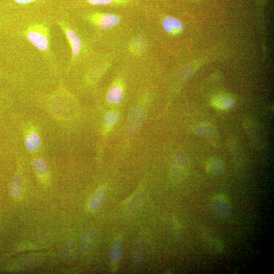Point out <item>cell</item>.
I'll use <instances>...</instances> for the list:
<instances>
[{
	"label": "cell",
	"instance_id": "1",
	"mask_svg": "<svg viewBox=\"0 0 274 274\" xmlns=\"http://www.w3.org/2000/svg\"><path fill=\"white\" fill-rule=\"evenodd\" d=\"M27 36L29 41L40 51L48 49L49 31L43 24L31 25L27 29Z\"/></svg>",
	"mask_w": 274,
	"mask_h": 274
},
{
	"label": "cell",
	"instance_id": "10",
	"mask_svg": "<svg viewBox=\"0 0 274 274\" xmlns=\"http://www.w3.org/2000/svg\"><path fill=\"white\" fill-rule=\"evenodd\" d=\"M146 253V246L142 240H138L135 244L133 251L132 260L135 266L141 265L144 260Z\"/></svg>",
	"mask_w": 274,
	"mask_h": 274
},
{
	"label": "cell",
	"instance_id": "18",
	"mask_svg": "<svg viewBox=\"0 0 274 274\" xmlns=\"http://www.w3.org/2000/svg\"><path fill=\"white\" fill-rule=\"evenodd\" d=\"M36 1H38V0H15V1L19 4H27Z\"/></svg>",
	"mask_w": 274,
	"mask_h": 274
},
{
	"label": "cell",
	"instance_id": "13",
	"mask_svg": "<svg viewBox=\"0 0 274 274\" xmlns=\"http://www.w3.org/2000/svg\"><path fill=\"white\" fill-rule=\"evenodd\" d=\"M33 167L35 173L39 177L48 176L49 168L46 161L42 158H35L33 160Z\"/></svg>",
	"mask_w": 274,
	"mask_h": 274
},
{
	"label": "cell",
	"instance_id": "4",
	"mask_svg": "<svg viewBox=\"0 0 274 274\" xmlns=\"http://www.w3.org/2000/svg\"><path fill=\"white\" fill-rule=\"evenodd\" d=\"M144 117L143 109L140 107L134 108L130 113L126 126V131L130 136H134L141 128Z\"/></svg>",
	"mask_w": 274,
	"mask_h": 274
},
{
	"label": "cell",
	"instance_id": "11",
	"mask_svg": "<svg viewBox=\"0 0 274 274\" xmlns=\"http://www.w3.org/2000/svg\"><path fill=\"white\" fill-rule=\"evenodd\" d=\"M107 194V190L104 187L99 188L94 194L89 203V208L96 210L100 208L103 204Z\"/></svg>",
	"mask_w": 274,
	"mask_h": 274
},
{
	"label": "cell",
	"instance_id": "3",
	"mask_svg": "<svg viewBox=\"0 0 274 274\" xmlns=\"http://www.w3.org/2000/svg\"><path fill=\"white\" fill-rule=\"evenodd\" d=\"M24 142L27 150L32 153L40 151L42 144L39 130L33 125H29L24 132Z\"/></svg>",
	"mask_w": 274,
	"mask_h": 274
},
{
	"label": "cell",
	"instance_id": "16",
	"mask_svg": "<svg viewBox=\"0 0 274 274\" xmlns=\"http://www.w3.org/2000/svg\"><path fill=\"white\" fill-rule=\"evenodd\" d=\"M119 118V114L117 111H111L108 113L104 118V123L106 127L113 128L117 123Z\"/></svg>",
	"mask_w": 274,
	"mask_h": 274
},
{
	"label": "cell",
	"instance_id": "7",
	"mask_svg": "<svg viewBox=\"0 0 274 274\" xmlns=\"http://www.w3.org/2000/svg\"><path fill=\"white\" fill-rule=\"evenodd\" d=\"M162 24L164 30L171 35H178L183 31L182 23L176 18L166 17L163 20Z\"/></svg>",
	"mask_w": 274,
	"mask_h": 274
},
{
	"label": "cell",
	"instance_id": "8",
	"mask_svg": "<svg viewBox=\"0 0 274 274\" xmlns=\"http://www.w3.org/2000/svg\"><path fill=\"white\" fill-rule=\"evenodd\" d=\"M234 103L232 97L228 94H220L212 99V104L215 108L225 110L231 107Z\"/></svg>",
	"mask_w": 274,
	"mask_h": 274
},
{
	"label": "cell",
	"instance_id": "12",
	"mask_svg": "<svg viewBox=\"0 0 274 274\" xmlns=\"http://www.w3.org/2000/svg\"><path fill=\"white\" fill-rule=\"evenodd\" d=\"M123 90L119 84H115L110 89L107 95V101L111 104H118L122 99Z\"/></svg>",
	"mask_w": 274,
	"mask_h": 274
},
{
	"label": "cell",
	"instance_id": "9",
	"mask_svg": "<svg viewBox=\"0 0 274 274\" xmlns=\"http://www.w3.org/2000/svg\"><path fill=\"white\" fill-rule=\"evenodd\" d=\"M96 238V233L93 230L85 232L82 235L80 247L83 253H88L92 248Z\"/></svg>",
	"mask_w": 274,
	"mask_h": 274
},
{
	"label": "cell",
	"instance_id": "17",
	"mask_svg": "<svg viewBox=\"0 0 274 274\" xmlns=\"http://www.w3.org/2000/svg\"><path fill=\"white\" fill-rule=\"evenodd\" d=\"M145 48V40L142 38L135 39L131 44L132 51L136 53H141Z\"/></svg>",
	"mask_w": 274,
	"mask_h": 274
},
{
	"label": "cell",
	"instance_id": "15",
	"mask_svg": "<svg viewBox=\"0 0 274 274\" xmlns=\"http://www.w3.org/2000/svg\"><path fill=\"white\" fill-rule=\"evenodd\" d=\"M22 181L21 176L17 174L12 179L10 185V192L12 196L20 197L22 194Z\"/></svg>",
	"mask_w": 274,
	"mask_h": 274
},
{
	"label": "cell",
	"instance_id": "5",
	"mask_svg": "<svg viewBox=\"0 0 274 274\" xmlns=\"http://www.w3.org/2000/svg\"><path fill=\"white\" fill-rule=\"evenodd\" d=\"M87 3L93 6L127 7L138 6L139 0H85Z\"/></svg>",
	"mask_w": 274,
	"mask_h": 274
},
{
	"label": "cell",
	"instance_id": "2",
	"mask_svg": "<svg viewBox=\"0 0 274 274\" xmlns=\"http://www.w3.org/2000/svg\"><path fill=\"white\" fill-rule=\"evenodd\" d=\"M89 20L99 28L107 30L114 28L121 21L120 17L109 12H95L88 16Z\"/></svg>",
	"mask_w": 274,
	"mask_h": 274
},
{
	"label": "cell",
	"instance_id": "6",
	"mask_svg": "<svg viewBox=\"0 0 274 274\" xmlns=\"http://www.w3.org/2000/svg\"><path fill=\"white\" fill-rule=\"evenodd\" d=\"M61 27L64 30L71 45L73 56L78 57L80 53L82 48V42L79 37L73 30L66 27L64 25H62Z\"/></svg>",
	"mask_w": 274,
	"mask_h": 274
},
{
	"label": "cell",
	"instance_id": "14",
	"mask_svg": "<svg viewBox=\"0 0 274 274\" xmlns=\"http://www.w3.org/2000/svg\"><path fill=\"white\" fill-rule=\"evenodd\" d=\"M123 252V245L122 242L120 240H115L112 244L109 256L110 259L114 261H119L122 256Z\"/></svg>",
	"mask_w": 274,
	"mask_h": 274
}]
</instances>
